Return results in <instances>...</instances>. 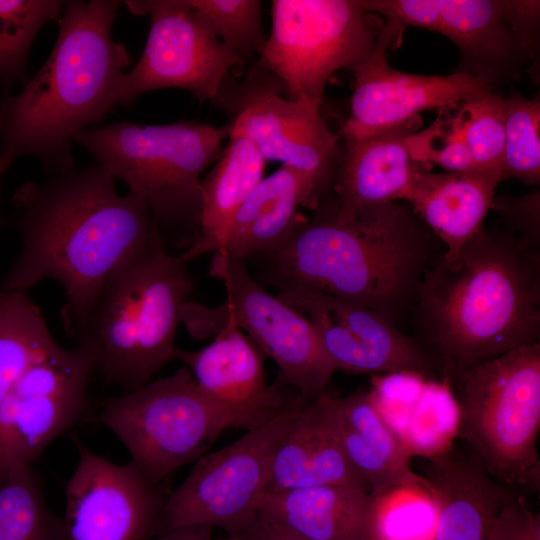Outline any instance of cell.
Masks as SVG:
<instances>
[{
	"instance_id": "obj_1",
	"label": "cell",
	"mask_w": 540,
	"mask_h": 540,
	"mask_svg": "<svg viewBox=\"0 0 540 540\" xmlns=\"http://www.w3.org/2000/svg\"><path fill=\"white\" fill-rule=\"evenodd\" d=\"M11 203L21 249L0 288L27 292L45 279L57 281L66 298V334L108 277L160 234L145 200L120 194L97 163L25 182Z\"/></svg>"
},
{
	"instance_id": "obj_2",
	"label": "cell",
	"mask_w": 540,
	"mask_h": 540,
	"mask_svg": "<svg viewBox=\"0 0 540 540\" xmlns=\"http://www.w3.org/2000/svg\"><path fill=\"white\" fill-rule=\"evenodd\" d=\"M301 214L262 256L270 282L342 298L398 328L410 319L419 284L445 247L409 205L382 202L349 211L329 197Z\"/></svg>"
},
{
	"instance_id": "obj_3",
	"label": "cell",
	"mask_w": 540,
	"mask_h": 540,
	"mask_svg": "<svg viewBox=\"0 0 540 540\" xmlns=\"http://www.w3.org/2000/svg\"><path fill=\"white\" fill-rule=\"evenodd\" d=\"M443 254L426 270L410 316L413 339L442 376L540 343V244L483 225L456 257Z\"/></svg>"
},
{
	"instance_id": "obj_4",
	"label": "cell",
	"mask_w": 540,
	"mask_h": 540,
	"mask_svg": "<svg viewBox=\"0 0 540 540\" xmlns=\"http://www.w3.org/2000/svg\"><path fill=\"white\" fill-rule=\"evenodd\" d=\"M123 1H65L56 42L45 63L16 93L0 98V180L20 157L46 175L76 166L75 136L116 106L115 88L131 56L112 38Z\"/></svg>"
},
{
	"instance_id": "obj_5",
	"label": "cell",
	"mask_w": 540,
	"mask_h": 540,
	"mask_svg": "<svg viewBox=\"0 0 540 540\" xmlns=\"http://www.w3.org/2000/svg\"><path fill=\"white\" fill-rule=\"evenodd\" d=\"M160 234L104 282L67 334L94 371L126 392L146 385L175 359V337L194 281Z\"/></svg>"
},
{
	"instance_id": "obj_6",
	"label": "cell",
	"mask_w": 540,
	"mask_h": 540,
	"mask_svg": "<svg viewBox=\"0 0 540 540\" xmlns=\"http://www.w3.org/2000/svg\"><path fill=\"white\" fill-rule=\"evenodd\" d=\"M228 127L197 121H122L78 133L84 147L117 181L145 200L165 243L188 248L199 232L201 176L218 159Z\"/></svg>"
},
{
	"instance_id": "obj_7",
	"label": "cell",
	"mask_w": 540,
	"mask_h": 540,
	"mask_svg": "<svg viewBox=\"0 0 540 540\" xmlns=\"http://www.w3.org/2000/svg\"><path fill=\"white\" fill-rule=\"evenodd\" d=\"M458 408L457 433L495 480L539 490L540 343L442 376Z\"/></svg>"
},
{
	"instance_id": "obj_8",
	"label": "cell",
	"mask_w": 540,
	"mask_h": 540,
	"mask_svg": "<svg viewBox=\"0 0 540 540\" xmlns=\"http://www.w3.org/2000/svg\"><path fill=\"white\" fill-rule=\"evenodd\" d=\"M95 420L122 441L131 462L156 484L204 455L224 430L245 429L201 392L185 366L109 399Z\"/></svg>"
},
{
	"instance_id": "obj_9",
	"label": "cell",
	"mask_w": 540,
	"mask_h": 540,
	"mask_svg": "<svg viewBox=\"0 0 540 540\" xmlns=\"http://www.w3.org/2000/svg\"><path fill=\"white\" fill-rule=\"evenodd\" d=\"M208 273L223 283L226 300L214 308L184 304L180 322L193 338L207 339L225 325L235 326L275 362L285 385L304 397L327 390L336 368L305 315L268 293L244 262L222 251L213 253Z\"/></svg>"
},
{
	"instance_id": "obj_10",
	"label": "cell",
	"mask_w": 540,
	"mask_h": 540,
	"mask_svg": "<svg viewBox=\"0 0 540 540\" xmlns=\"http://www.w3.org/2000/svg\"><path fill=\"white\" fill-rule=\"evenodd\" d=\"M300 397L297 393L289 399L268 422L198 458L181 485L167 496L147 539L183 526L218 527L228 535L251 526L268 491L274 454Z\"/></svg>"
},
{
	"instance_id": "obj_11",
	"label": "cell",
	"mask_w": 540,
	"mask_h": 540,
	"mask_svg": "<svg viewBox=\"0 0 540 540\" xmlns=\"http://www.w3.org/2000/svg\"><path fill=\"white\" fill-rule=\"evenodd\" d=\"M284 95L283 82L255 62L241 79L228 74L212 103L230 118L228 137L244 136L266 161H279L306 176L320 204L331 193L342 161L339 135L324 122L319 104Z\"/></svg>"
},
{
	"instance_id": "obj_12",
	"label": "cell",
	"mask_w": 540,
	"mask_h": 540,
	"mask_svg": "<svg viewBox=\"0 0 540 540\" xmlns=\"http://www.w3.org/2000/svg\"><path fill=\"white\" fill-rule=\"evenodd\" d=\"M271 16L256 62L283 82L289 98L319 105L332 75L366 60L380 33L360 0H274Z\"/></svg>"
},
{
	"instance_id": "obj_13",
	"label": "cell",
	"mask_w": 540,
	"mask_h": 540,
	"mask_svg": "<svg viewBox=\"0 0 540 540\" xmlns=\"http://www.w3.org/2000/svg\"><path fill=\"white\" fill-rule=\"evenodd\" d=\"M123 4L134 15H149L150 28L139 60L116 84V105L130 107L143 94L164 88L183 89L200 102H212L229 71L244 64L188 0Z\"/></svg>"
},
{
	"instance_id": "obj_14",
	"label": "cell",
	"mask_w": 540,
	"mask_h": 540,
	"mask_svg": "<svg viewBox=\"0 0 540 540\" xmlns=\"http://www.w3.org/2000/svg\"><path fill=\"white\" fill-rule=\"evenodd\" d=\"M93 372L83 351L58 345L16 381L0 402V481L32 466L85 413Z\"/></svg>"
},
{
	"instance_id": "obj_15",
	"label": "cell",
	"mask_w": 540,
	"mask_h": 540,
	"mask_svg": "<svg viewBox=\"0 0 540 540\" xmlns=\"http://www.w3.org/2000/svg\"><path fill=\"white\" fill-rule=\"evenodd\" d=\"M79 461L65 487L67 540H147L169 492L129 462L116 464L74 437Z\"/></svg>"
},
{
	"instance_id": "obj_16",
	"label": "cell",
	"mask_w": 540,
	"mask_h": 540,
	"mask_svg": "<svg viewBox=\"0 0 540 540\" xmlns=\"http://www.w3.org/2000/svg\"><path fill=\"white\" fill-rule=\"evenodd\" d=\"M277 297L311 321L336 370L373 376L412 372L425 378L435 373L413 337L362 305L303 288H282Z\"/></svg>"
},
{
	"instance_id": "obj_17",
	"label": "cell",
	"mask_w": 540,
	"mask_h": 540,
	"mask_svg": "<svg viewBox=\"0 0 540 540\" xmlns=\"http://www.w3.org/2000/svg\"><path fill=\"white\" fill-rule=\"evenodd\" d=\"M436 32L459 49L455 73L487 86L519 80L539 51L540 2L535 0H438Z\"/></svg>"
},
{
	"instance_id": "obj_18",
	"label": "cell",
	"mask_w": 540,
	"mask_h": 540,
	"mask_svg": "<svg viewBox=\"0 0 540 540\" xmlns=\"http://www.w3.org/2000/svg\"><path fill=\"white\" fill-rule=\"evenodd\" d=\"M402 29L386 22L370 56L352 70L355 76L351 113L341 136L361 137L399 126L431 109L444 110L474 101L492 91L477 77L405 73L389 66L386 50Z\"/></svg>"
},
{
	"instance_id": "obj_19",
	"label": "cell",
	"mask_w": 540,
	"mask_h": 540,
	"mask_svg": "<svg viewBox=\"0 0 540 540\" xmlns=\"http://www.w3.org/2000/svg\"><path fill=\"white\" fill-rule=\"evenodd\" d=\"M263 355L232 325L223 326L201 349L175 351L201 392L240 419L246 431L274 418L289 400L279 385L267 384Z\"/></svg>"
},
{
	"instance_id": "obj_20",
	"label": "cell",
	"mask_w": 540,
	"mask_h": 540,
	"mask_svg": "<svg viewBox=\"0 0 540 540\" xmlns=\"http://www.w3.org/2000/svg\"><path fill=\"white\" fill-rule=\"evenodd\" d=\"M317 485H347L369 492L345 454L337 397L327 390L314 397L301 395L297 412L274 454L268 491Z\"/></svg>"
},
{
	"instance_id": "obj_21",
	"label": "cell",
	"mask_w": 540,
	"mask_h": 540,
	"mask_svg": "<svg viewBox=\"0 0 540 540\" xmlns=\"http://www.w3.org/2000/svg\"><path fill=\"white\" fill-rule=\"evenodd\" d=\"M424 477L437 510L431 540H486L496 513L516 492L491 477L465 445L429 457Z\"/></svg>"
},
{
	"instance_id": "obj_22",
	"label": "cell",
	"mask_w": 540,
	"mask_h": 540,
	"mask_svg": "<svg viewBox=\"0 0 540 540\" xmlns=\"http://www.w3.org/2000/svg\"><path fill=\"white\" fill-rule=\"evenodd\" d=\"M419 116L374 134L342 136V161L332 182L329 198L341 211L404 200L415 174L429 165L415 161L409 136L421 125Z\"/></svg>"
},
{
	"instance_id": "obj_23",
	"label": "cell",
	"mask_w": 540,
	"mask_h": 540,
	"mask_svg": "<svg viewBox=\"0 0 540 540\" xmlns=\"http://www.w3.org/2000/svg\"><path fill=\"white\" fill-rule=\"evenodd\" d=\"M504 179L498 169L468 173L424 169L415 174L404 200L444 245V258L452 259L483 227Z\"/></svg>"
},
{
	"instance_id": "obj_24",
	"label": "cell",
	"mask_w": 540,
	"mask_h": 540,
	"mask_svg": "<svg viewBox=\"0 0 540 540\" xmlns=\"http://www.w3.org/2000/svg\"><path fill=\"white\" fill-rule=\"evenodd\" d=\"M377 498L347 485L268 491L259 516L303 540H366Z\"/></svg>"
},
{
	"instance_id": "obj_25",
	"label": "cell",
	"mask_w": 540,
	"mask_h": 540,
	"mask_svg": "<svg viewBox=\"0 0 540 540\" xmlns=\"http://www.w3.org/2000/svg\"><path fill=\"white\" fill-rule=\"evenodd\" d=\"M337 411L345 454L373 497L403 488L430 495L428 481L412 470L411 454L377 411L369 390L337 397Z\"/></svg>"
},
{
	"instance_id": "obj_26",
	"label": "cell",
	"mask_w": 540,
	"mask_h": 540,
	"mask_svg": "<svg viewBox=\"0 0 540 540\" xmlns=\"http://www.w3.org/2000/svg\"><path fill=\"white\" fill-rule=\"evenodd\" d=\"M319 198L310 180L296 169L281 165L264 177L236 212L218 251L244 262L262 257L291 233L301 214L314 211Z\"/></svg>"
},
{
	"instance_id": "obj_27",
	"label": "cell",
	"mask_w": 540,
	"mask_h": 540,
	"mask_svg": "<svg viewBox=\"0 0 540 540\" xmlns=\"http://www.w3.org/2000/svg\"><path fill=\"white\" fill-rule=\"evenodd\" d=\"M266 162L250 139L228 137L212 169L201 179L199 232L178 255L183 262L221 248L236 212L264 178Z\"/></svg>"
},
{
	"instance_id": "obj_28",
	"label": "cell",
	"mask_w": 540,
	"mask_h": 540,
	"mask_svg": "<svg viewBox=\"0 0 540 540\" xmlns=\"http://www.w3.org/2000/svg\"><path fill=\"white\" fill-rule=\"evenodd\" d=\"M57 346L28 293L0 288V402L36 361Z\"/></svg>"
},
{
	"instance_id": "obj_29",
	"label": "cell",
	"mask_w": 540,
	"mask_h": 540,
	"mask_svg": "<svg viewBox=\"0 0 540 540\" xmlns=\"http://www.w3.org/2000/svg\"><path fill=\"white\" fill-rule=\"evenodd\" d=\"M0 540H67L32 466L13 468L0 481Z\"/></svg>"
},
{
	"instance_id": "obj_30",
	"label": "cell",
	"mask_w": 540,
	"mask_h": 540,
	"mask_svg": "<svg viewBox=\"0 0 540 540\" xmlns=\"http://www.w3.org/2000/svg\"><path fill=\"white\" fill-rule=\"evenodd\" d=\"M62 0H0V81L10 93L28 81L29 54L40 30L61 15Z\"/></svg>"
},
{
	"instance_id": "obj_31",
	"label": "cell",
	"mask_w": 540,
	"mask_h": 540,
	"mask_svg": "<svg viewBox=\"0 0 540 540\" xmlns=\"http://www.w3.org/2000/svg\"><path fill=\"white\" fill-rule=\"evenodd\" d=\"M505 120L504 172L507 178L540 183V101L516 90L503 98Z\"/></svg>"
},
{
	"instance_id": "obj_32",
	"label": "cell",
	"mask_w": 540,
	"mask_h": 540,
	"mask_svg": "<svg viewBox=\"0 0 540 540\" xmlns=\"http://www.w3.org/2000/svg\"><path fill=\"white\" fill-rule=\"evenodd\" d=\"M210 21L221 42L244 63L267 41L259 0H188Z\"/></svg>"
},
{
	"instance_id": "obj_33",
	"label": "cell",
	"mask_w": 540,
	"mask_h": 540,
	"mask_svg": "<svg viewBox=\"0 0 540 540\" xmlns=\"http://www.w3.org/2000/svg\"><path fill=\"white\" fill-rule=\"evenodd\" d=\"M502 94L489 92L460 104L456 116L478 170L504 172L505 120ZM505 173V172H504Z\"/></svg>"
},
{
	"instance_id": "obj_34",
	"label": "cell",
	"mask_w": 540,
	"mask_h": 540,
	"mask_svg": "<svg viewBox=\"0 0 540 540\" xmlns=\"http://www.w3.org/2000/svg\"><path fill=\"white\" fill-rule=\"evenodd\" d=\"M408 143L411 156L417 162L436 164L452 173L478 171L456 114L443 117L440 110L439 117L425 130L412 133Z\"/></svg>"
},
{
	"instance_id": "obj_35",
	"label": "cell",
	"mask_w": 540,
	"mask_h": 540,
	"mask_svg": "<svg viewBox=\"0 0 540 540\" xmlns=\"http://www.w3.org/2000/svg\"><path fill=\"white\" fill-rule=\"evenodd\" d=\"M486 540H540V513L515 492L493 518Z\"/></svg>"
},
{
	"instance_id": "obj_36",
	"label": "cell",
	"mask_w": 540,
	"mask_h": 540,
	"mask_svg": "<svg viewBox=\"0 0 540 540\" xmlns=\"http://www.w3.org/2000/svg\"><path fill=\"white\" fill-rule=\"evenodd\" d=\"M502 216L503 226L540 244L539 191L521 198H495L494 208Z\"/></svg>"
},
{
	"instance_id": "obj_37",
	"label": "cell",
	"mask_w": 540,
	"mask_h": 540,
	"mask_svg": "<svg viewBox=\"0 0 540 540\" xmlns=\"http://www.w3.org/2000/svg\"><path fill=\"white\" fill-rule=\"evenodd\" d=\"M269 524L258 515L257 520L247 529L236 535L212 538L213 528L208 526H183L166 531L157 540H265Z\"/></svg>"
},
{
	"instance_id": "obj_38",
	"label": "cell",
	"mask_w": 540,
	"mask_h": 540,
	"mask_svg": "<svg viewBox=\"0 0 540 540\" xmlns=\"http://www.w3.org/2000/svg\"><path fill=\"white\" fill-rule=\"evenodd\" d=\"M265 540H303L288 531L269 525V532Z\"/></svg>"
},
{
	"instance_id": "obj_39",
	"label": "cell",
	"mask_w": 540,
	"mask_h": 540,
	"mask_svg": "<svg viewBox=\"0 0 540 540\" xmlns=\"http://www.w3.org/2000/svg\"><path fill=\"white\" fill-rule=\"evenodd\" d=\"M366 540H386L375 518V509L369 525Z\"/></svg>"
},
{
	"instance_id": "obj_40",
	"label": "cell",
	"mask_w": 540,
	"mask_h": 540,
	"mask_svg": "<svg viewBox=\"0 0 540 540\" xmlns=\"http://www.w3.org/2000/svg\"><path fill=\"white\" fill-rule=\"evenodd\" d=\"M1 205H2V191H1V188H0V229L3 226V215H2V211H1Z\"/></svg>"
},
{
	"instance_id": "obj_41",
	"label": "cell",
	"mask_w": 540,
	"mask_h": 540,
	"mask_svg": "<svg viewBox=\"0 0 540 540\" xmlns=\"http://www.w3.org/2000/svg\"><path fill=\"white\" fill-rule=\"evenodd\" d=\"M1 95H2V94L0 93V98H1ZM0 150H1V146H0Z\"/></svg>"
}]
</instances>
